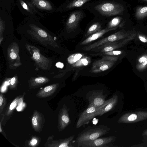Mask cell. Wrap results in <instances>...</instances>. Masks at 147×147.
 I'll list each match as a JSON object with an SVG mask.
<instances>
[{
  "mask_svg": "<svg viewBox=\"0 0 147 147\" xmlns=\"http://www.w3.org/2000/svg\"><path fill=\"white\" fill-rule=\"evenodd\" d=\"M97 0H66L58 7L55 12L63 13L74 10L83 7L87 3Z\"/></svg>",
  "mask_w": 147,
  "mask_h": 147,
  "instance_id": "12",
  "label": "cell"
},
{
  "mask_svg": "<svg viewBox=\"0 0 147 147\" xmlns=\"http://www.w3.org/2000/svg\"><path fill=\"white\" fill-rule=\"evenodd\" d=\"M6 104L5 98L2 94L0 95V113L1 114Z\"/></svg>",
  "mask_w": 147,
  "mask_h": 147,
  "instance_id": "29",
  "label": "cell"
},
{
  "mask_svg": "<svg viewBox=\"0 0 147 147\" xmlns=\"http://www.w3.org/2000/svg\"><path fill=\"white\" fill-rule=\"evenodd\" d=\"M122 20V18L119 16H115L112 18L108 21L106 28H117L118 26H121L123 23H121Z\"/></svg>",
  "mask_w": 147,
  "mask_h": 147,
  "instance_id": "24",
  "label": "cell"
},
{
  "mask_svg": "<svg viewBox=\"0 0 147 147\" xmlns=\"http://www.w3.org/2000/svg\"><path fill=\"white\" fill-rule=\"evenodd\" d=\"M114 136L98 138L92 140L84 141L78 144V147H110L116 140Z\"/></svg>",
  "mask_w": 147,
  "mask_h": 147,
  "instance_id": "10",
  "label": "cell"
},
{
  "mask_svg": "<svg viewBox=\"0 0 147 147\" xmlns=\"http://www.w3.org/2000/svg\"><path fill=\"white\" fill-rule=\"evenodd\" d=\"M57 64H58V65H59L58 66H57L58 67H62L63 66V64L61 63H57Z\"/></svg>",
  "mask_w": 147,
  "mask_h": 147,
  "instance_id": "37",
  "label": "cell"
},
{
  "mask_svg": "<svg viewBox=\"0 0 147 147\" xmlns=\"http://www.w3.org/2000/svg\"><path fill=\"white\" fill-rule=\"evenodd\" d=\"M82 63L84 65H86L88 64V62L87 60L86 59H81Z\"/></svg>",
  "mask_w": 147,
  "mask_h": 147,
  "instance_id": "35",
  "label": "cell"
},
{
  "mask_svg": "<svg viewBox=\"0 0 147 147\" xmlns=\"http://www.w3.org/2000/svg\"><path fill=\"white\" fill-rule=\"evenodd\" d=\"M83 7L71 12L66 19L65 28L67 32L73 31L79 27L80 22L86 17Z\"/></svg>",
  "mask_w": 147,
  "mask_h": 147,
  "instance_id": "5",
  "label": "cell"
},
{
  "mask_svg": "<svg viewBox=\"0 0 147 147\" xmlns=\"http://www.w3.org/2000/svg\"><path fill=\"white\" fill-rule=\"evenodd\" d=\"M106 96L101 92L93 91L88 97V106L98 107L103 105L105 102Z\"/></svg>",
  "mask_w": 147,
  "mask_h": 147,
  "instance_id": "15",
  "label": "cell"
},
{
  "mask_svg": "<svg viewBox=\"0 0 147 147\" xmlns=\"http://www.w3.org/2000/svg\"><path fill=\"white\" fill-rule=\"evenodd\" d=\"M82 55L80 53L74 54L69 57L68 58V61L70 64L76 62L82 57Z\"/></svg>",
  "mask_w": 147,
  "mask_h": 147,
  "instance_id": "27",
  "label": "cell"
},
{
  "mask_svg": "<svg viewBox=\"0 0 147 147\" xmlns=\"http://www.w3.org/2000/svg\"><path fill=\"white\" fill-rule=\"evenodd\" d=\"M110 129L103 125L88 127L81 131L76 139L77 144L84 141L92 140L107 134Z\"/></svg>",
  "mask_w": 147,
  "mask_h": 147,
  "instance_id": "3",
  "label": "cell"
},
{
  "mask_svg": "<svg viewBox=\"0 0 147 147\" xmlns=\"http://www.w3.org/2000/svg\"><path fill=\"white\" fill-rule=\"evenodd\" d=\"M108 21L95 17L90 22L86 31L87 35L93 34L102 30L103 26Z\"/></svg>",
  "mask_w": 147,
  "mask_h": 147,
  "instance_id": "16",
  "label": "cell"
},
{
  "mask_svg": "<svg viewBox=\"0 0 147 147\" xmlns=\"http://www.w3.org/2000/svg\"><path fill=\"white\" fill-rule=\"evenodd\" d=\"M67 107L64 106L59 111L58 123L59 131H62L71 123Z\"/></svg>",
  "mask_w": 147,
  "mask_h": 147,
  "instance_id": "14",
  "label": "cell"
},
{
  "mask_svg": "<svg viewBox=\"0 0 147 147\" xmlns=\"http://www.w3.org/2000/svg\"><path fill=\"white\" fill-rule=\"evenodd\" d=\"M135 16L138 20H141L147 16V6H139L136 8Z\"/></svg>",
  "mask_w": 147,
  "mask_h": 147,
  "instance_id": "25",
  "label": "cell"
},
{
  "mask_svg": "<svg viewBox=\"0 0 147 147\" xmlns=\"http://www.w3.org/2000/svg\"><path fill=\"white\" fill-rule=\"evenodd\" d=\"M147 119V111H138L126 113L118 119L119 123H132Z\"/></svg>",
  "mask_w": 147,
  "mask_h": 147,
  "instance_id": "11",
  "label": "cell"
},
{
  "mask_svg": "<svg viewBox=\"0 0 147 147\" xmlns=\"http://www.w3.org/2000/svg\"><path fill=\"white\" fill-rule=\"evenodd\" d=\"M117 28H115L111 29L105 28L102 29L100 30L93 34L88 38L82 42L80 44L83 45L89 43L100 38L106 33L110 31L115 30Z\"/></svg>",
  "mask_w": 147,
  "mask_h": 147,
  "instance_id": "22",
  "label": "cell"
},
{
  "mask_svg": "<svg viewBox=\"0 0 147 147\" xmlns=\"http://www.w3.org/2000/svg\"><path fill=\"white\" fill-rule=\"evenodd\" d=\"M18 82V77L17 75H16L11 79L9 86L10 88L12 89L16 88Z\"/></svg>",
  "mask_w": 147,
  "mask_h": 147,
  "instance_id": "28",
  "label": "cell"
},
{
  "mask_svg": "<svg viewBox=\"0 0 147 147\" xmlns=\"http://www.w3.org/2000/svg\"><path fill=\"white\" fill-rule=\"evenodd\" d=\"M118 102V96L114 95L111 98L110 102L106 106L97 111L98 116H101L113 109L117 105Z\"/></svg>",
  "mask_w": 147,
  "mask_h": 147,
  "instance_id": "21",
  "label": "cell"
},
{
  "mask_svg": "<svg viewBox=\"0 0 147 147\" xmlns=\"http://www.w3.org/2000/svg\"><path fill=\"white\" fill-rule=\"evenodd\" d=\"M16 5L15 0H0V8L10 12Z\"/></svg>",
  "mask_w": 147,
  "mask_h": 147,
  "instance_id": "23",
  "label": "cell"
},
{
  "mask_svg": "<svg viewBox=\"0 0 147 147\" xmlns=\"http://www.w3.org/2000/svg\"><path fill=\"white\" fill-rule=\"evenodd\" d=\"M121 53V51H112V55H120Z\"/></svg>",
  "mask_w": 147,
  "mask_h": 147,
  "instance_id": "34",
  "label": "cell"
},
{
  "mask_svg": "<svg viewBox=\"0 0 147 147\" xmlns=\"http://www.w3.org/2000/svg\"><path fill=\"white\" fill-rule=\"evenodd\" d=\"M111 100V98L106 100L105 103L100 106H88L80 115L76 124V128L78 129L88 123L94 117L98 116L97 111L107 105L110 102Z\"/></svg>",
  "mask_w": 147,
  "mask_h": 147,
  "instance_id": "6",
  "label": "cell"
},
{
  "mask_svg": "<svg viewBox=\"0 0 147 147\" xmlns=\"http://www.w3.org/2000/svg\"><path fill=\"white\" fill-rule=\"evenodd\" d=\"M18 101V98H17L15 99L10 105L8 112H11L16 106L17 104Z\"/></svg>",
  "mask_w": 147,
  "mask_h": 147,
  "instance_id": "31",
  "label": "cell"
},
{
  "mask_svg": "<svg viewBox=\"0 0 147 147\" xmlns=\"http://www.w3.org/2000/svg\"><path fill=\"white\" fill-rule=\"evenodd\" d=\"M25 46L31 55V59L34 61L36 68L45 70L50 69L53 62L51 59L43 55L40 50L34 46L26 44Z\"/></svg>",
  "mask_w": 147,
  "mask_h": 147,
  "instance_id": "4",
  "label": "cell"
},
{
  "mask_svg": "<svg viewBox=\"0 0 147 147\" xmlns=\"http://www.w3.org/2000/svg\"><path fill=\"white\" fill-rule=\"evenodd\" d=\"M143 135L147 136V130H146L144 131V132L143 133Z\"/></svg>",
  "mask_w": 147,
  "mask_h": 147,
  "instance_id": "38",
  "label": "cell"
},
{
  "mask_svg": "<svg viewBox=\"0 0 147 147\" xmlns=\"http://www.w3.org/2000/svg\"><path fill=\"white\" fill-rule=\"evenodd\" d=\"M16 4L22 13L26 17H35L39 19L46 17L36 10L26 0H15Z\"/></svg>",
  "mask_w": 147,
  "mask_h": 147,
  "instance_id": "9",
  "label": "cell"
},
{
  "mask_svg": "<svg viewBox=\"0 0 147 147\" xmlns=\"http://www.w3.org/2000/svg\"><path fill=\"white\" fill-rule=\"evenodd\" d=\"M50 79L46 77L31 78L28 81V86L30 89L39 87L49 82Z\"/></svg>",
  "mask_w": 147,
  "mask_h": 147,
  "instance_id": "19",
  "label": "cell"
},
{
  "mask_svg": "<svg viewBox=\"0 0 147 147\" xmlns=\"http://www.w3.org/2000/svg\"><path fill=\"white\" fill-rule=\"evenodd\" d=\"M139 40L143 43L147 42V38L141 34H139L138 36Z\"/></svg>",
  "mask_w": 147,
  "mask_h": 147,
  "instance_id": "32",
  "label": "cell"
},
{
  "mask_svg": "<svg viewBox=\"0 0 147 147\" xmlns=\"http://www.w3.org/2000/svg\"><path fill=\"white\" fill-rule=\"evenodd\" d=\"M19 47L16 42L10 44L7 51V57L10 69H16L22 65L19 55Z\"/></svg>",
  "mask_w": 147,
  "mask_h": 147,
  "instance_id": "7",
  "label": "cell"
},
{
  "mask_svg": "<svg viewBox=\"0 0 147 147\" xmlns=\"http://www.w3.org/2000/svg\"><path fill=\"white\" fill-rule=\"evenodd\" d=\"M38 12L46 16L55 12L56 7L50 0H26Z\"/></svg>",
  "mask_w": 147,
  "mask_h": 147,
  "instance_id": "8",
  "label": "cell"
},
{
  "mask_svg": "<svg viewBox=\"0 0 147 147\" xmlns=\"http://www.w3.org/2000/svg\"><path fill=\"white\" fill-rule=\"evenodd\" d=\"M45 121L44 117L41 113L37 111H34L32 118V125L36 132L41 131Z\"/></svg>",
  "mask_w": 147,
  "mask_h": 147,
  "instance_id": "17",
  "label": "cell"
},
{
  "mask_svg": "<svg viewBox=\"0 0 147 147\" xmlns=\"http://www.w3.org/2000/svg\"><path fill=\"white\" fill-rule=\"evenodd\" d=\"M38 18L26 17L21 25L26 28V32L40 43L45 46L49 45L54 48L59 47L54 38L41 25Z\"/></svg>",
  "mask_w": 147,
  "mask_h": 147,
  "instance_id": "2",
  "label": "cell"
},
{
  "mask_svg": "<svg viewBox=\"0 0 147 147\" xmlns=\"http://www.w3.org/2000/svg\"><path fill=\"white\" fill-rule=\"evenodd\" d=\"M131 34L129 32H125L123 31H119L109 36L106 38L88 47L86 49L89 50L107 42H113L123 39L125 37H129Z\"/></svg>",
  "mask_w": 147,
  "mask_h": 147,
  "instance_id": "13",
  "label": "cell"
},
{
  "mask_svg": "<svg viewBox=\"0 0 147 147\" xmlns=\"http://www.w3.org/2000/svg\"><path fill=\"white\" fill-rule=\"evenodd\" d=\"M147 58V55H144L140 57L138 59L139 63L143 62Z\"/></svg>",
  "mask_w": 147,
  "mask_h": 147,
  "instance_id": "33",
  "label": "cell"
},
{
  "mask_svg": "<svg viewBox=\"0 0 147 147\" xmlns=\"http://www.w3.org/2000/svg\"><path fill=\"white\" fill-rule=\"evenodd\" d=\"M147 67V58L143 63H139L136 66V68L139 70H142Z\"/></svg>",
  "mask_w": 147,
  "mask_h": 147,
  "instance_id": "30",
  "label": "cell"
},
{
  "mask_svg": "<svg viewBox=\"0 0 147 147\" xmlns=\"http://www.w3.org/2000/svg\"><path fill=\"white\" fill-rule=\"evenodd\" d=\"M37 142V141L36 139H33V140L31 142V143L32 145H35L36 144Z\"/></svg>",
  "mask_w": 147,
  "mask_h": 147,
  "instance_id": "36",
  "label": "cell"
},
{
  "mask_svg": "<svg viewBox=\"0 0 147 147\" xmlns=\"http://www.w3.org/2000/svg\"><path fill=\"white\" fill-rule=\"evenodd\" d=\"M75 135H72L67 138L59 140H54L48 145L49 147H74L71 142L73 140Z\"/></svg>",
  "mask_w": 147,
  "mask_h": 147,
  "instance_id": "20",
  "label": "cell"
},
{
  "mask_svg": "<svg viewBox=\"0 0 147 147\" xmlns=\"http://www.w3.org/2000/svg\"><path fill=\"white\" fill-rule=\"evenodd\" d=\"M95 17L108 21L112 18L122 15L125 10L118 0H97L89 2L83 6Z\"/></svg>",
  "mask_w": 147,
  "mask_h": 147,
  "instance_id": "1",
  "label": "cell"
},
{
  "mask_svg": "<svg viewBox=\"0 0 147 147\" xmlns=\"http://www.w3.org/2000/svg\"><path fill=\"white\" fill-rule=\"evenodd\" d=\"M110 65H111V63L107 61H101L96 64L93 69L94 72L103 71L108 69Z\"/></svg>",
  "mask_w": 147,
  "mask_h": 147,
  "instance_id": "26",
  "label": "cell"
},
{
  "mask_svg": "<svg viewBox=\"0 0 147 147\" xmlns=\"http://www.w3.org/2000/svg\"><path fill=\"white\" fill-rule=\"evenodd\" d=\"M59 86L58 83H55L47 86L40 90L36 94L37 97L46 98L53 95Z\"/></svg>",
  "mask_w": 147,
  "mask_h": 147,
  "instance_id": "18",
  "label": "cell"
},
{
  "mask_svg": "<svg viewBox=\"0 0 147 147\" xmlns=\"http://www.w3.org/2000/svg\"><path fill=\"white\" fill-rule=\"evenodd\" d=\"M144 1H147V0H143Z\"/></svg>",
  "mask_w": 147,
  "mask_h": 147,
  "instance_id": "39",
  "label": "cell"
}]
</instances>
